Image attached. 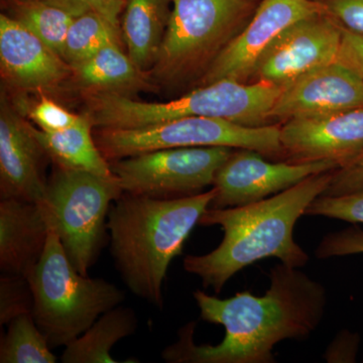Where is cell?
<instances>
[{
	"mask_svg": "<svg viewBox=\"0 0 363 363\" xmlns=\"http://www.w3.org/2000/svg\"><path fill=\"white\" fill-rule=\"evenodd\" d=\"M95 142L109 162L174 147H225L255 150L281 161L279 124L247 126L213 117H185L138 128H96Z\"/></svg>",
	"mask_w": 363,
	"mask_h": 363,
	"instance_id": "cell-7",
	"label": "cell"
},
{
	"mask_svg": "<svg viewBox=\"0 0 363 363\" xmlns=\"http://www.w3.org/2000/svg\"><path fill=\"white\" fill-rule=\"evenodd\" d=\"M359 191H363V150L343 166L334 169L330 184L322 196H340Z\"/></svg>",
	"mask_w": 363,
	"mask_h": 363,
	"instance_id": "cell-30",
	"label": "cell"
},
{
	"mask_svg": "<svg viewBox=\"0 0 363 363\" xmlns=\"http://www.w3.org/2000/svg\"><path fill=\"white\" fill-rule=\"evenodd\" d=\"M92 123L82 114L77 123L58 131H44L32 124V130L55 166L114 178L94 138Z\"/></svg>",
	"mask_w": 363,
	"mask_h": 363,
	"instance_id": "cell-20",
	"label": "cell"
},
{
	"mask_svg": "<svg viewBox=\"0 0 363 363\" xmlns=\"http://www.w3.org/2000/svg\"><path fill=\"white\" fill-rule=\"evenodd\" d=\"M159 90L150 72L140 68L123 45L109 44L82 63L72 67L70 78L63 86L66 92L81 97L89 94H121Z\"/></svg>",
	"mask_w": 363,
	"mask_h": 363,
	"instance_id": "cell-18",
	"label": "cell"
},
{
	"mask_svg": "<svg viewBox=\"0 0 363 363\" xmlns=\"http://www.w3.org/2000/svg\"><path fill=\"white\" fill-rule=\"evenodd\" d=\"M28 281L33 318L52 348L68 345L124 300L113 284L74 267L51 221L44 255Z\"/></svg>",
	"mask_w": 363,
	"mask_h": 363,
	"instance_id": "cell-6",
	"label": "cell"
},
{
	"mask_svg": "<svg viewBox=\"0 0 363 363\" xmlns=\"http://www.w3.org/2000/svg\"><path fill=\"white\" fill-rule=\"evenodd\" d=\"M305 215L363 223V191L340 196H319L306 209Z\"/></svg>",
	"mask_w": 363,
	"mask_h": 363,
	"instance_id": "cell-27",
	"label": "cell"
},
{
	"mask_svg": "<svg viewBox=\"0 0 363 363\" xmlns=\"http://www.w3.org/2000/svg\"><path fill=\"white\" fill-rule=\"evenodd\" d=\"M343 28L321 11L288 26L260 57L250 82L284 89L338 59Z\"/></svg>",
	"mask_w": 363,
	"mask_h": 363,
	"instance_id": "cell-10",
	"label": "cell"
},
{
	"mask_svg": "<svg viewBox=\"0 0 363 363\" xmlns=\"http://www.w3.org/2000/svg\"><path fill=\"white\" fill-rule=\"evenodd\" d=\"M172 0H125L121 18L126 52L143 71L156 62L172 13Z\"/></svg>",
	"mask_w": 363,
	"mask_h": 363,
	"instance_id": "cell-19",
	"label": "cell"
},
{
	"mask_svg": "<svg viewBox=\"0 0 363 363\" xmlns=\"http://www.w3.org/2000/svg\"><path fill=\"white\" fill-rule=\"evenodd\" d=\"M331 161L293 164L269 161L252 150L234 149L217 171L210 209L245 206L297 185L310 176L338 169Z\"/></svg>",
	"mask_w": 363,
	"mask_h": 363,
	"instance_id": "cell-11",
	"label": "cell"
},
{
	"mask_svg": "<svg viewBox=\"0 0 363 363\" xmlns=\"http://www.w3.org/2000/svg\"><path fill=\"white\" fill-rule=\"evenodd\" d=\"M363 253V231L359 227L351 226L338 233L325 236L316 250L318 259L358 255Z\"/></svg>",
	"mask_w": 363,
	"mask_h": 363,
	"instance_id": "cell-28",
	"label": "cell"
},
{
	"mask_svg": "<svg viewBox=\"0 0 363 363\" xmlns=\"http://www.w3.org/2000/svg\"><path fill=\"white\" fill-rule=\"evenodd\" d=\"M318 13L319 6L314 0H260L247 25L215 60L197 87L223 79L250 82L260 57L279 33Z\"/></svg>",
	"mask_w": 363,
	"mask_h": 363,
	"instance_id": "cell-12",
	"label": "cell"
},
{
	"mask_svg": "<svg viewBox=\"0 0 363 363\" xmlns=\"http://www.w3.org/2000/svg\"><path fill=\"white\" fill-rule=\"evenodd\" d=\"M33 296L30 281L23 277L4 274L0 279V324L33 313Z\"/></svg>",
	"mask_w": 363,
	"mask_h": 363,
	"instance_id": "cell-26",
	"label": "cell"
},
{
	"mask_svg": "<svg viewBox=\"0 0 363 363\" xmlns=\"http://www.w3.org/2000/svg\"><path fill=\"white\" fill-rule=\"evenodd\" d=\"M37 101L28 104V100L21 96L13 98L14 104L26 118L44 131H58L65 130L69 126L77 123L82 116L69 111L45 93H40Z\"/></svg>",
	"mask_w": 363,
	"mask_h": 363,
	"instance_id": "cell-25",
	"label": "cell"
},
{
	"mask_svg": "<svg viewBox=\"0 0 363 363\" xmlns=\"http://www.w3.org/2000/svg\"><path fill=\"white\" fill-rule=\"evenodd\" d=\"M0 71L4 84L16 94L60 92L72 67L25 26L0 14Z\"/></svg>",
	"mask_w": 363,
	"mask_h": 363,
	"instance_id": "cell-14",
	"label": "cell"
},
{
	"mask_svg": "<svg viewBox=\"0 0 363 363\" xmlns=\"http://www.w3.org/2000/svg\"><path fill=\"white\" fill-rule=\"evenodd\" d=\"M64 11L72 16L94 11L104 16L114 25L121 26V13H123L125 0H42Z\"/></svg>",
	"mask_w": 363,
	"mask_h": 363,
	"instance_id": "cell-31",
	"label": "cell"
},
{
	"mask_svg": "<svg viewBox=\"0 0 363 363\" xmlns=\"http://www.w3.org/2000/svg\"><path fill=\"white\" fill-rule=\"evenodd\" d=\"M333 171L310 176L283 192L245 206L208 208L199 224L221 226L223 240L207 255H187L184 269L200 277L204 288L219 294L236 272L266 257H278L291 267H304L309 257L294 240V227L308 206L323 194Z\"/></svg>",
	"mask_w": 363,
	"mask_h": 363,
	"instance_id": "cell-2",
	"label": "cell"
},
{
	"mask_svg": "<svg viewBox=\"0 0 363 363\" xmlns=\"http://www.w3.org/2000/svg\"><path fill=\"white\" fill-rule=\"evenodd\" d=\"M234 149L225 147H174L143 152L111 162L124 193L157 199L201 194Z\"/></svg>",
	"mask_w": 363,
	"mask_h": 363,
	"instance_id": "cell-9",
	"label": "cell"
},
{
	"mask_svg": "<svg viewBox=\"0 0 363 363\" xmlns=\"http://www.w3.org/2000/svg\"><path fill=\"white\" fill-rule=\"evenodd\" d=\"M320 11L350 32L363 35V0H314Z\"/></svg>",
	"mask_w": 363,
	"mask_h": 363,
	"instance_id": "cell-29",
	"label": "cell"
},
{
	"mask_svg": "<svg viewBox=\"0 0 363 363\" xmlns=\"http://www.w3.org/2000/svg\"><path fill=\"white\" fill-rule=\"evenodd\" d=\"M51 348L33 313H26L9 322L0 344V362L55 363L57 357Z\"/></svg>",
	"mask_w": 363,
	"mask_h": 363,
	"instance_id": "cell-24",
	"label": "cell"
},
{
	"mask_svg": "<svg viewBox=\"0 0 363 363\" xmlns=\"http://www.w3.org/2000/svg\"><path fill=\"white\" fill-rule=\"evenodd\" d=\"M138 319L130 308L117 307L101 315L82 335L65 346L64 363H116L112 347L135 333Z\"/></svg>",
	"mask_w": 363,
	"mask_h": 363,
	"instance_id": "cell-21",
	"label": "cell"
},
{
	"mask_svg": "<svg viewBox=\"0 0 363 363\" xmlns=\"http://www.w3.org/2000/svg\"><path fill=\"white\" fill-rule=\"evenodd\" d=\"M194 298L202 319L225 327V337L218 345H196L195 324L190 323L162 351L166 362H274V345L308 337L321 322L327 301L323 286L283 262L272 269L271 286L262 297L243 292L221 300L198 290Z\"/></svg>",
	"mask_w": 363,
	"mask_h": 363,
	"instance_id": "cell-1",
	"label": "cell"
},
{
	"mask_svg": "<svg viewBox=\"0 0 363 363\" xmlns=\"http://www.w3.org/2000/svg\"><path fill=\"white\" fill-rule=\"evenodd\" d=\"M47 152L6 90L0 100V197L44 202Z\"/></svg>",
	"mask_w": 363,
	"mask_h": 363,
	"instance_id": "cell-13",
	"label": "cell"
},
{
	"mask_svg": "<svg viewBox=\"0 0 363 363\" xmlns=\"http://www.w3.org/2000/svg\"><path fill=\"white\" fill-rule=\"evenodd\" d=\"M363 79V35L343 28L338 59Z\"/></svg>",
	"mask_w": 363,
	"mask_h": 363,
	"instance_id": "cell-32",
	"label": "cell"
},
{
	"mask_svg": "<svg viewBox=\"0 0 363 363\" xmlns=\"http://www.w3.org/2000/svg\"><path fill=\"white\" fill-rule=\"evenodd\" d=\"M257 0H172L159 55L150 70L157 88H196L252 18Z\"/></svg>",
	"mask_w": 363,
	"mask_h": 363,
	"instance_id": "cell-5",
	"label": "cell"
},
{
	"mask_svg": "<svg viewBox=\"0 0 363 363\" xmlns=\"http://www.w3.org/2000/svg\"><path fill=\"white\" fill-rule=\"evenodd\" d=\"M4 13L18 21L62 57L75 16L42 0H2Z\"/></svg>",
	"mask_w": 363,
	"mask_h": 363,
	"instance_id": "cell-22",
	"label": "cell"
},
{
	"mask_svg": "<svg viewBox=\"0 0 363 363\" xmlns=\"http://www.w3.org/2000/svg\"><path fill=\"white\" fill-rule=\"evenodd\" d=\"M363 108V79L336 60L281 89L269 113L272 124L301 117Z\"/></svg>",
	"mask_w": 363,
	"mask_h": 363,
	"instance_id": "cell-16",
	"label": "cell"
},
{
	"mask_svg": "<svg viewBox=\"0 0 363 363\" xmlns=\"http://www.w3.org/2000/svg\"><path fill=\"white\" fill-rule=\"evenodd\" d=\"M123 194L116 177L55 168L44 202L50 221L74 267L88 276L104 240L112 203Z\"/></svg>",
	"mask_w": 363,
	"mask_h": 363,
	"instance_id": "cell-8",
	"label": "cell"
},
{
	"mask_svg": "<svg viewBox=\"0 0 363 363\" xmlns=\"http://www.w3.org/2000/svg\"><path fill=\"white\" fill-rule=\"evenodd\" d=\"M50 230L43 203L20 199L0 202V267L4 274L32 278L39 264Z\"/></svg>",
	"mask_w": 363,
	"mask_h": 363,
	"instance_id": "cell-17",
	"label": "cell"
},
{
	"mask_svg": "<svg viewBox=\"0 0 363 363\" xmlns=\"http://www.w3.org/2000/svg\"><path fill=\"white\" fill-rule=\"evenodd\" d=\"M214 196L213 188L179 199L123 192L114 202L107 222L111 252L131 292L162 309L169 264L183 252Z\"/></svg>",
	"mask_w": 363,
	"mask_h": 363,
	"instance_id": "cell-3",
	"label": "cell"
},
{
	"mask_svg": "<svg viewBox=\"0 0 363 363\" xmlns=\"http://www.w3.org/2000/svg\"><path fill=\"white\" fill-rule=\"evenodd\" d=\"M281 161L343 166L363 150V108L301 117L279 124Z\"/></svg>",
	"mask_w": 363,
	"mask_h": 363,
	"instance_id": "cell-15",
	"label": "cell"
},
{
	"mask_svg": "<svg viewBox=\"0 0 363 363\" xmlns=\"http://www.w3.org/2000/svg\"><path fill=\"white\" fill-rule=\"evenodd\" d=\"M123 33L101 14L89 11L75 16L64 45L62 58L71 67L82 63L109 44L123 45Z\"/></svg>",
	"mask_w": 363,
	"mask_h": 363,
	"instance_id": "cell-23",
	"label": "cell"
},
{
	"mask_svg": "<svg viewBox=\"0 0 363 363\" xmlns=\"http://www.w3.org/2000/svg\"><path fill=\"white\" fill-rule=\"evenodd\" d=\"M281 92V88L269 83L223 79L164 102L140 101L121 94L85 95L83 114L94 128H138L185 117L264 126L272 124L269 113Z\"/></svg>",
	"mask_w": 363,
	"mask_h": 363,
	"instance_id": "cell-4",
	"label": "cell"
}]
</instances>
